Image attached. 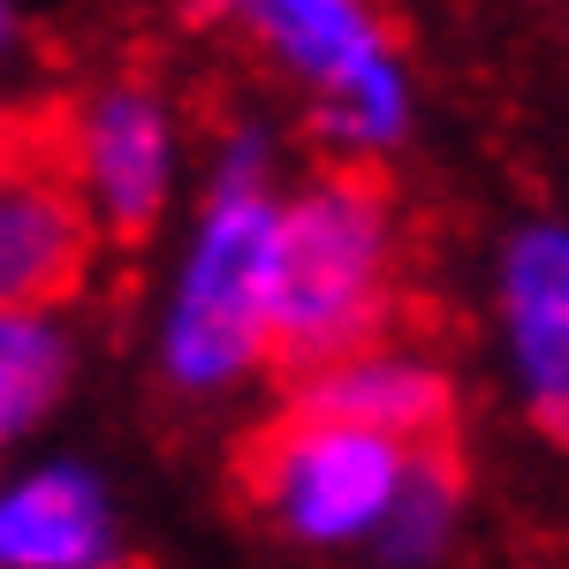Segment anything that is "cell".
Returning a JSON list of instances; mask_svg holds the SVG:
<instances>
[{
	"label": "cell",
	"mask_w": 569,
	"mask_h": 569,
	"mask_svg": "<svg viewBox=\"0 0 569 569\" xmlns=\"http://www.w3.org/2000/svg\"><path fill=\"white\" fill-rule=\"evenodd\" d=\"M281 137L228 122L206 144V190L152 305V372L182 402H236L273 342V236H281Z\"/></svg>",
	"instance_id": "obj_1"
},
{
	"label": "cell",
	"mask_w": 569,
	"mask_h": 569,
	"mask_svg": "<svg viewBox=\"0 0 569 569\" xmlns=\"http://www.w3.org/2000/svg\"><path fill=\"white\" fill-rule=\"evenodd\" d=\"M402 213L372 168H327L281 198L273 236V342L305 380L350 350L388 342Z\"/></svg>",
	"instance_id": "obj_2"
},
{
	"label": "cell",
	"mask_w": 569,
	"mask_h": 569,
	"mask_svg": "<svg viewBox=\"0 0 569 569\" xmlns=\"http://www.w3.org/2000/svg\"><path fill=\"white\" fill-rule=\"evenodd\" d=\"M273 77L305 91L335 168H380L418 130V77L372 0H220Z\"/></svg>",
	"instance_id": "obj_3"
},
{
	"label": "cell",
	"mask_w": 569,
	"mask_h": 569,
	"mask_svg": "<svg viewBox=\"0 0 569 569\" xmlns=\"http://www.w3.org/2000/svg\"><path fill=\"white\" fill-rule=\"evenodd\" d=\"M410 463H418V448H402L388 433L289 410L251 456V493H259V517L289 547H305V555H365L380 539V525H388Z\"/></svg>",
	"instance_id": "obj_4"
},
{
	"label": "cell",
	"mask_w": 569,
	"mask_h": 569,
	"mask_svg": "<svg viewBox=\"0 0 569 569\" xmlns=\"http://www.w3.org/2000/svg\"><path fill=\"white\" fill-rule=\"evenodd\" d=\"M61 168L91 206L99 236L137 243L176 213L182 190V122L176 99L144 77H107L91 84L69 122H61Z\"/></svg>",
	"instance_id": "obj_5"
},
{
	"label": "cell",
	"mask_w": 569,
	"mask_h": 569,
	"mask_svg": "<svg viewBox=\"0 0 569 569\" xmlns=\"http://www.w3.org/2000/svg\"><path fill=\"white\" fill-rule=\"evenodd\" d=\"M493 350L539 433L569 448V213H525L493 243Z\"/></svg>",
	"instance_id": "obj_6"
},
{
	"label": "cell",
	"mask_w": 569,
	"mask_h": 569,
	"mask_svg": "<svg viewBox=\"0 0 569 569\" xmlns=\"http://www.w3.org/2000/svg\"><path fill=\"white\" fill-rule=\"evenodd\" d=\"M130 525L99 463L23 456L0 463V569H122Z\"/></svg>",
	"instance_id": "obj_7"
},
{
	"label": "cell",
	"mask_w": 569,
	"mask_h": 569,
	"mask_svg": "<svg viewBox=\"0 0 569 569\" xmlns=\"http://www.w3.org/2000/svg\"><path fill=\"white\" fill-rule=\"evenodd\" d=\"M99 220L46 152H0V305H61L91 266Z\"/></svg>",
	"instance_id": "obj_8"
},
{
	"label": "cell",
	"mask_w": 569,
	"mask_h": 569,
	"mask_svg": "<svg viewBox=\"0 0 569 569\" xmlns=\"http://www.w3.org/2000/svg\"><path fill=\"white\" fill-rule=\"evenodd\" d=\"M297 410L388 433L402 448H433L448 433V418H456V380L418 342H372V350H350L335 365H319V372H305L297 380Z\"/></svg>",
	"instance_id": "obj_9"
},
{
	"label": "cell",
	"mask_w": 569,
	"mask_h": 569,
	"mask_svg": "<svg viewBox=\"0 0 569 569\" xmlns=\"http://www.w3.org/2000/svg\"><path fill=\"white\" fill-rule=\"evenodd\" d=\"M77 388V327L61 305H0V456L53 426Z\"/></svg>",
	"instance_id": "obj_10"
},
{
	"label": "cell",
	"mask_w": 569,
	"mask_h": 569,
	"mask_svg": "<svg viewBox=\"0 0 569 569\" xmlns=\"http://www.w3.org/2000/svg\"><path fill=\"white\" fill-rule=\"evenodd\" d=\"M463 517H471V501H463L456 463L440 448H418L388 525H380V539L365 555H372V569H448L456 547H463Z\"/></svg>",
	"instance_id": "obj_11"
},
{
	"label": "cell",
	"mask_w": 569,
	"mask_h": 569,
	"mask_svg": "<svg viewBox=\"0 0 569 569\" xmlns=\"http://www.w3.org/2000/svg\"><path fill=\"white\" fill-rule=\"evenodd\" d=\"M23 53V0H0V61Z\"/></svg>",
	"instance_id": "obj_12"
}]
</instances>
